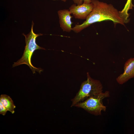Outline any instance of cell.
Wrapping results in <instances>:
<instances>
[{"label": "cell", "instance_id": "9", "mask_svg": "<svg viewBox=\"0 0 134 134\" xmlns=\"http://www.w3.org/2000/svg\"><path fill=\"white\" fill-rule=\"evenodd\" d=\"M0 101L8 111H9L12 114L15 111L14 109L16 106L14 104L13 101L10 97L6 95H1L0 97Z\"/></svg>", "mask_w": 134, "mask_h": 134}, {"label": "cell", "instance_id": "7", "mask_svg": "<svg viewBox=\"0 0 134 134\" xmlns=\"http://www.w3.org/2000/svg\"><path fill=\"white\" fill-rule=\"evenodd\" d=\"M60 26L63 31L70 32L72 31L71 19L72 16L69 9L60 10L58 11Z\"/></svg>", "mask_w": 134, "mask_h": 134}, {"label": "cell", "instance_id": "2", "mask_svg": "<svg viewBox=\"0 0 134 134\" xmlns=\"http://www.w3.org/2000/svg\"><path fill=\"white\" fill-rule=\"evenodd\" d=\"M34 23L32 22L31 31L27 35L23 34L25 37L26 45L22 57L16 62L14 63L13 67H14L22 64L27 65L31 69L33 73H35L36 71L40 73L43 70L40 68H38L34 67L31 62L32 56L35 50L38 49L45 50V49L38 45L36 42V38L38 36L42 35V34L39 33L36 34L34 32L33 27Z\"/></svg>", "mask_w": 134, "mask_h": 134}, {"label": "cell", "instance_id": "12", "mask_svg": "<svg viewBox=\"0 0 134 134\" xmlns=\"http://www.w3.org/2000/svg\"><path fill=\"white\" fill-rule=\"evenodd\" d=\"M63 1H64V2H66V1H67V0H60Z\"/></svg>", "mask_w": 134, "mask_h": 134}, {"label": "cell", "instance_id": "4", "mask_svg": "<svg viewBox=\"0 0 134 134\" xmlns=\"http://www.w3.org/2000/svg\"><path fill=\"white\" fill-rule=\"evenodd\" d=\"M110 97L108 91L91 97L84 101L76 104L74 106L81 108L95 115H101L102 111H105L106 107L102 102L103 100Z\"/></svg>", "mask_w": 134, "mask_h": 134}, {"label": "cell", "instance_id": "3", "mask_svg": "<svg viewBox=\"0 0 134 134\" xmlns=\"http://www.w3.org/2000/svg\"><path fill=\"white\" fill-rule=\"evenodd\" d=\"M87 79L82 83L79 90L71 100V107L91 97L102 92L103 87L100 81L92 78L88 72L87 73Z\"/></svg>", "mask_w": 134, "mask_h": 134}, {"label": "cell", "instance_id": "8", "mask_svg": "<svg viewBox=\"0 0 134 134\" xmlns=\"http://www.w3.org/2000/svg\"><path fill=\"white\" fill-rule=\"evenodd\" d=\"M132 1V0H127L123 9L121 11H119L121 17L125 24L129 23L130 21L128 11L130 9H133L134 7Z\"/></svg>", "mask_w": 134, "mask_h": 134}, {"label": "cell", "instance_id": "10", "mask_svg": "<svg viewBox=\"0 0 134 134\" xmlns=\"http://www.w3.org/2000/svg\"><path fill=\"white\" fill-rule=\"evenodd\" d=\"M74 3L77 5H81L83 3H91V0H72Z\"/></svg>", "mask_w": 134, "mask_h": 134}, {"label": "cell", "instance_id": "6", "mask_svg": "<svg viewBox=\"0 0 134 134\" xmlns=\"http://www.w3.org/2000/svg\"><path fill=\"white\" fill-rule=\"evenodd\" d=\"M124 72L116 79L117 83L122 84L134 77V58H131L125 62Z\"/></svg>", "mask_w": 134, "mask_h": 134}, {"label": "cell", "instance_id": "11", "mask_svg": "<svg viewBox=\"0 0 134 134\" xmlns=\"http://www.w3.org/2000/svg\"><path fill=\"white\" fill-rule=\"evenodd\" d=\"M7 110L6 109L1 102L0 101V114L4 115L5 114Z\"/></svg>", "mask_w": 134, "mask_h": 134}, {"label": "cell", "instance_id": "5", "mask_svg": "<svg viewBox=\"0 0 134 134\" xmlns=\"http://www.w3.org/2000/svg\"><path fill=\"white\" fill-rule=\"evenodd\" d=\"M93 8V5L92 2L89 3H83L77 5L74 4L72 5L69 9L74 18L76 19H86Z\"/></svg>", "mask_w": 134, "mask_h": 134}, {"label": "cell", "instance_id": "1", "mask_svg": "<svg viewBox=\"0 0 134 134\" xmlns=\"http://www.w3.org/2000/svg\"><path fill=\"white\" fill-rule=\"evenodd\" d=\"M91 0L93 5L92 11L85 21L81 24L75 25L72 31L78 33L93 23L105 21H112L115 25L119 24L125 26L119 11L113 5L98 0Z\"/></svg>", "mask_w": 134, "mask_h": 134}]
</instances>
